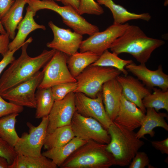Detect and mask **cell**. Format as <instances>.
<instances>
[{"instance_id": "cell-37", "label": "cell", "mask_w": 168, "mask_h": 168, "mask_svg": "<svg viewBox=\"0 0 168 168\" xmlns=\"http://www.w3.org/2000/svg\"><path fill=\"white\" fill-rule=\"evenodd\" d=\"M9 36L6 32L4 34L0 35V54L4 56L9 51Z\"/></svg>"}, {"instance_id": "cell-41", "label": "cell", "mask_w": 168, "mask_h": 168, "mask_svg": "<svg viewBox=\"0 0 168 168\" xmlns=\"http://www.w3.org/2000/svg\"><path fill=\"white\" fill-rule=\"evenodd\" d=\"M61 2L64 6H71L77 11L80 0H61Z\"/></svg>"}, {"instance_id": "cell-24", "label": "cell", "mask_w": 168, "mask_h": 168, "mask_svg": "<svg viewBox=\"0 0 168 168\" xmlns=\"http://www.w3.org/2000/svg\"><path fill=\"white\" fill-rule=\"evenodd\" d=\"M105 6L111 11L114 18L113 24H123L126 22L133 20L141 19L149 21L151 16L148 13L136 14L127 11L123 6L116 4L112 0Z\"/></svg>"}, {"instance_id": "cell-14", "label": "cell", "mask_w": 168, "mask_h": 168, "mask_svg": "<svg viewBox=\"0 0 168 168\" xmlns=\"http://www.w3.org/2000/svg\"><path fill=\"white\" fill-rule=\"evenodd\" d=\"M48 25L53 32L54 38L47 44V47L69 56L78 52L82 41V35L69 29L58 27L52 21H49Z\"/></svg>"}, {"instance_id": "cell-21", "label": "cell", "mask_w": 168, "mask_h": 168, "mask_svg": "<svg viewBox=\"0 0 168 168\" xmlns=\"http://www.w3.org/2000/svg\"><path fill=\"white\" fill-rule=\"evenodd\" d=\"M87 141L75 137L63 145L47 150L42 154L60 167L76 150Z\"/></svg>"}, {"instance_id": "cell-13", "label": "cell", "mask_w": 168, "mask_h": 168, "mask_svg": "<svg viewBox=\"0 0 168 168\" xmlns=\"http://www.w3.org/2000/svg\"><path fill=\"white\" fill-rule=\"evenodd\" d=\"M76 111L74 92L69 93L61 100L55 101L48 115L47 134L58 127L70 125Z\"/></svg>"}, {"instance_id": "cell-5", "label": "cell", "mask_w": 168, "mask_h": 168, "mask_svg": "<svg viewBox=\"0 0 168 168\" xmlns=\"http://www.w3.org/2000/svg\"><path fill=\"white\" fill-rule=\"evenodd\" d=\"M35 14L40 10H52L58 14L63 22L74 31L82 35H91L99 31L97 26L91 24L79 14L77 11L70 6H59L53 0H26Z\"/></svg>"}, {"instance_id": "cell-44", "label": "cell", "mask_w": 168, "mask_h": 168, "mask_svg": "<svg viewBox=\"0 0 168 168\" xmlns=\"http://www.w3.org/2000/svg\"><path fill=\"white\" fill-rule=\"evenodd\" d=\"M6 33V31L2 26L0 19V33L1 34H4Z\"/></svg>"}, {"instance_id": "cell-15", "label": "cell", "mask_w": 168, "mask_h": 168, "mask_svg": "<svg viewBox=\"0 0 168 168\" xmlns=\"http://www.w3.org/2000/svg\"><path fill=\"white\" fill-rule=\"evenodd\" d=\"M125 67L146 87L152 88L157 87L164 91L168 90V75L164 72L161 65L155 70L148 68L145 64L137 65L133 62Z\"/></svg>"}, {"instance_id": "cell-1", "label": "cell", "mask_w": 168, "mask_h": 168, "mask_svg": "<svg viewBox=\"0 0 168 168\" xmlns=\"http://www.w3.org/2000/svg\"><path fill=\"white\" fill-rule=\"evenodd\" d=\"M33 40L31 37L21 47L20 57L15 59L4 71L0 78V93L27 80L39 71L51 59L56 50H44L39 55L31 57L27 53L29 44Z\"/></svg>"}, {"instance_id": "cell-45", "label": "cell", "mask_w": 168, "mask_h": 168, "mask_svg": "<svg viewBox=\"0 0 168 168\" xmlns=\"http://www.w3.org/2000/svg\"><path fill=\"white\" fill-rule=\"evenodd\" d=\"M53 0L61 2V0Z\"/></svg>"}, {"instance_id": "cell-33", "label": "cell", "mask_w": 168, "mask_h": 168, "mask_svg": "<svg viewBox=\"0 0 168 168\" xmlns=\"http://www.w3.org/2000/svg\"><path fill=\"white\" fill-rule=\"evenodd\" d=\"M23 110V107L6 101L0 93V118L12 113L19 114L22 112Z\"/></svg>"}, {"instance_id": "cell-25", "label": "cell", "mask_w": 168, "mask_h": 168, "mask_svg": "<svg viewBox=\"0 0 168 168\" xmlns=\"http://www.w3.org/2000/svg\"><path fill=\"white\" fill-rule=\"evenodd\" d=\"M75 137L70 125L58 127L46 135L43 146L48 150L68 143Z\"/></svg>"}, {"instance_id": "cell-10", "label": "cell", "mask_w": 168, "mask_h": 168, "mask_svg": "<svg viewBox=\"0 0 168 168\" xmlns=\"http://www.w3.org/2000/svg\"><path fill=\"white\" fill-rule=\"evenodd\" d=\"M39 71L30 78L1 94L2 97L18 106L36 108L35 91L43 77Z\"/></svg>"}, {"instance_id": "cell-20", "label": "cell", "mask_w": 168, "mask_h": 168, "mask_svg": "<svg viewBox=\"0 0 168 168\" xmlns=\"http://www.w3.org/2000/svg\"><path fill=\"white\" fill-rule=\"evenodd\" d=\"M146 113L140 128L136 133L137 138H143L146 134L153 137L155 134L153 129L156 127L168 131V125L165 120L168 117L166 113L157 112L152 108H147Z\"/></svg>"}, {"instance_id": "cell-26", "label": "cell", "mask_w": 168, "mask_h": 168, "mask_svg": "<svg viewBox=\"0 0 168 168\" xmlns=\"http://www.w3.org/2000/svg\"><path fill=\"white\" fill-rule=\"evenodd\" d=\"M18 115V113H12L0 118V136L13 147L20 138L15 128Z\"/></svg>"}, {"instance_id": "cell-42", "label": "cell", "mask_w": 168, "mask_h": 168, "mask_svg": "<svg viewBox=\"0 0 168 168\" xmlns=\"http://www.w3.org/2000/svg\"><path fill=\"white\" fill-rule=\"evenodd\" d=\"M9 164L7 160L0 156V168H8Z\"/></svg>"}, {"instance_id": "cell-3", "label": "cell", "mask_w": 168, "mask_h": 168, "mask_svg": "<svg viewBox=\"0 0 168 168\" xmlns=\"http://www.w3.org/2000/svg\"><path fill=\"white\" fill-rule=\"evenodd\" d=\"M107 144L90 140L76 150L60 166L61 168H109L115 165Z\"/></svg>"}, {"instance_id": "cell-9", "label": "cell", "mask_w": 168, "mask_h": 168, "mask_svg": "<svg viewBox=\"0 0 168 168\" xmlns=\"http://www.w3.org/2000/svg\"><path fill=\"white\" fill-rule=\"evenodd\" d=\"M70 126L75 137L86 141L93 140L109 144L110 137L108 131L97 120L83 116L76 111L72 119Z\"/></svg>"}, {"instance_id": "cell-22", "label": "cell", "mask_w": 168, "mask_h": 168, "mask_svg": "<svg viewBox=\"0 0 168 168\" xmlns=\"http://www.w3.org/2000/svg\"><path fill=\"white\" fill-rule=\"evenodd\" d=\"M26 3V0H15L10 8L0 19L10 39L13 40L15 36L16 30L23 19V11Z\"/></svg>"}, {"instance_id": "cell-28", "label": "cell", "mask_w": 168, "mask_h": 168, "mask_svg": "<svg viewBox=\"0 0 168 168\" xmlns=\"http://www.w3.org/2000/svg\"><path fill=\"white\" fill-rule=\"evenodd\" d=\"M133 62L131 60L122 59L119 58L118 55L110 52L107 49L100 56L95 62L91 64L114 68L120 71L124 76H127L128 74V72L125 69V67L127 65Z\"/></svg>"}, {"instance_id": "cell-36", "label": "cell", "mask_w": 168, "mask_h": 168, "mask_svg": "<svg viewBox=\"0 0 168 168\" xmlns=\"http://www.w3.org/2000/svg\"><path fill=\"white\" fill-rule=\"evenodd\" d=\"M21 47H18L12 50H9L6 54L3 57L2 59L0 61V75L5 68L15 59L14 56V54Z\"/></svg>"}, {"instance_id": "cell-39", "label": "cell", "mask_w": 168, "mask_h": 168, "mask_svg": "<svg viewBox=\"0 0 168 168\" xmlns=\"http://www.w3.org/2000/svg\"><path fill=\"white\" fill-rule=\"evenodd\" d=\"M8 168H27L24 156L17 153L12 162L9 165Z\"/></svg>"}, {"instance_id": "cell-30", "label": "cell", "mask_w": 168, "mask_h": 168, "mask_svg": "<svg viewBox=\"0 0 168 168\" xmlns=\"http://www.w3.org/2000/svg\"><path fill=\"white\" fill-rule=\"evenodd\" d=\"M27 168H56L58 166L42 154L39 156H24Z\"/></svg>"}, {"instance_id": "cell-27", "label": "cell", "mask_w": 168, "mask_h": 168, "mask_svg": "<svg viewBox=\"0 0 168 168\" xmlns=\"http://www.w3.org/2000/svg\"><path fill=\"white\" fill-rule=\"evenodd\" d=\"M36 105L35 118L48 116L55 101L51 88H38L35 95Z\"/></svg>"}, {"instance_id": "cell-18", "label": "cell", "mask_w": 168, "mask_h": 168, "mask_svg": "<svg viewBox=\"0 0 168 168\" xmlns=\"http://www.w3.org/2000/svg\"><path fill=\"white\" fill-rule=\"evenodd\" d=\"M122 92V87L116 78L107 81L102 86L103 103L107 114L113 121L119 110Z\"/></svg>"}, {"instance_id": "cell-34", "label": "cell", "mask_w": 168, "mask_h": 168, "mask_svg": "<svg viewBox=\"0 0 168 168\" xmlns=\"http://www.w3.org/2000/svg\"><path fill=\"white\" fill-rule=\"evenodd\" d=\"M17 154L14 147L0 136V156L5 158L9 165L12 162Z\"/></svg>"}, {"instance_id": "cell-4", "label": "cell", "mask_w": 168, "mask_h": 168, "mask_svg": "<svg viewBox=\"0 0 168 168\" xmlns=\"http://www.w3.org/2000/svg\"><path fill=\"white\" fill-rule=\"evenodd\" d=\"M107 131L110 141L106 148L114 157L115 165L122 167L129 165L144 142L137 138L134 131L114 122Z\"/></svg>"}, {"instance_id": "cell-35", "label": "cell", "mask_w": 168, "mask_h": 168, "mask_svg": "<svg viewBox=\"0 0 168 168\" xmlns=\"http://www.w3.org/2000/svg\"><path fill=\"white\" fill-rule=\"evenodd\" d=\"M147 154L143 152H138L129 165V168H144L147 166L152 168Z\"/></svg>"}, {"instance_id": "cell-16", "label": "cell", "mask_w": 168, "mask_h": 168, "mask_svg": "<svg viewBox=\"0 0 168 168\" xmlns=\"http://www.w3.org/2000/svg\"><path fill=\"white\" fill-rule=\"evenodd\" d=\"M116 78L122 87V94L125 98L136 105L145 114L146 109L142 100L151 93L149 89L137 78L131 76L119 75Z\"/></svg>"}, {"instance_id": "cell-12", "label": "cell", "mask_w": 168, "mask_h": 168, "mask_svg": "<svg viewBox=\"0 0 168 168\" xmlns=\"http://www.w3.org/2000/svg\"><path fill=\"white\" fill-rule=\"evenodd\" d=\"M75 101L77 112L85 117L97 120L107 130L113 123L105 110L101 91L94 98L81 92H75Z\"/></svg>"}, {"instance_id": "cell-2", "label": "cell", "mask_w": 168, "mask_h": 168, "mask_svg": "<svg viewBox=\"0 0 168 168\" xmlns=\"http://www.w3.org/2000/svg\"><path fill=\"white\" fill-rule=\"evenodd\" d=\"M165 43L161 40L147 36L138 26L129 25L110 49L117 55L123 53L129 54L140 64H145L153 51Z\"/></svg>"}, {"instance_id": "cell-17", "label": "cell", "mask_w": 168, "mask_h": 168, "mask_svg": "<svg viewBox=\"0 0 168 168\" xmlns=\"http://www.w3.org/2000/svg\"><path fill=\"white\" fill-rule=\"evenodd\" d=\"M145 114L122 94L119 110L113 122L129 130L134 131L141 126Z\"/></svg>"}, {"instance_id": "cell-31", "label": "cell", "mask_w": 168, "mask_h": 168, "mask_svg": "<svg viewBox=\"0 0 168 168\" xmlns=\"http://www.w3.org/2000/svg\"><path fill=\"white\" fill-rule=\"evenodd\" d=\"M77 86V82H71L57 84L51 87L55 101L63 99L71 92H74Z\"/></svg>"}, {"instance_id": "cell-38", "label": "cell", "mask_w": 168, "mask_h": 168, "mask_svg": "<svg viewBox=\"0 0 168 168\" xmlns=\"http://www.w3.org/2000/svg\"><path fill=\"white\" fill-rule=\"evenodd\" d=\"M151 143L152 147L162 154H168V138L162 141H152Z\"/></svg>"}, {"instance_id": "cell-6", "label": "cell", "mask_w": 168, "mask_h": 168, "mask_svg": "<svg viewBox=\"0 0 168 168\" xmlns=\"http://www.w3.org/2000/svg\"><path fill=\"white\" fill-rule=\"evenodd\" d=\"M121 73L114 68L91 64L75 77L77 86L74 93L81 92L89 97L95 98L101 91L104 83L116 78Z\"/></svg>"}, {"instance_id": "cell-43", "label": "cell", "mask_w": 168, "mask_h": 168, "mask_svg": "<svg viewBox=\"0 0 168 168\" xmlns=\"http://www.w3.org/2000/svg\"><path fill=\"white\" fill-rule=\"evenodd\" d=\"M97 2L100 5H105L107 3L113 0H96Z\"/></svg>"}, {"instance_id": "cell-29", "label": "cell", "mask_w": 168, "mask_h": 168, "mask_svg": "<svg viewBox=\"0 0 168 168\" xmlns=\"http://www.w3.org/2000/svg\"><path fill=\"white\" fill-rule=\"evenodd\" d=\"M153 92L150 93L142 99L144 106L147 108H152L157 112L162 109L168 112V90L153 87Z\"/></svg>"}, {"instance_id": "cell-7", "label": "cell", "mask_w": 168, "mask_h": 168, "mask_svg": "<svg viewBox=\"0 0 168 168\" xmlns=\"http://www.w3.org/2000/svg\"><path fill=\"white\" fill-rule=\"evenodd\" d=\"M48 124V116L43 117L37 126L27 122L29 133H23L14 147L17 153L30 156L41 155L47 135Z\"/></svg>"}, {"instance_id": "cell-32", "label": "cell", "mask_w": 168, "mask_h": 168, "mask_svg": "<svg viewBox=\"0 0 168 168\" xmlns=\"http://www.w3.org/2000/svg\"><path fill=\"white\" fill-rule=\"evenodd\" d=\"M77 12L81 15L85 14L99 15L103 14L104 11L94 0H80Z\"/></svg>"}, {"instance_id": "cell-23", "label": "cell", "mask_w": 168, "mask_h": 168, "mask_svg": "<svg viewBox=\"0 0 168 168\" xmlns=\"http://www.w3.org/2000/svg\"><path fill=\"white\" fill-rule=\"evenodd\" d=\"M69 56L67 60L68 67L71 75L75 78L95 62L100 56L89 52H77Z\"/></svg>"}, {"instance_id": "cell-40", "label": "cell", "mask_w": 168, "mask_h": 168, "mask_svg": "<svg viewBox=\"0 0 168 168\" xmlns=\"http://www.w3.org/2000/svg\"><path fill=\"white\" fill-rule=\"evenodd\" d=\"M15 1V0H0V19L8 12Z\"/></svg>"}, {"instance_id": "cell-8", "label": "cell", "mask_w": 168, "mask_h": 168, "mask_svg": "<svg viewBox=\"0 0 168 168\" xmlns=\"http://www.w3.org/2000/svg\"><path fill=\"white\" fill-rule=\"evenodd\" d=\"M67 58L66 54L56 51L43 67V77L38 88H47L62 83L76 82L68 67Z\"/></svg>"}, {"instance_id": "cell-19", "label": "cell", "mask_w": 168, "mask_h": 168, "mask_svg": "<svg viewBox=\"0 0 168 168\" xmlns=\"http://www.w3.org/2000/svg\"><path fill=\"white\" fill-rule=\"evenodd\" d=\"M35 14L29 6L26 8L24 18L18 25V32L16 35L9 44V50H12L19 47H22L25 43L28 35L32 32L38 29L46 30L45 26L38 24L35 22L34 17Z\"/></svg>"}, {"instance_id": "cell-11", "label": "cell", "mask_w": 168, "mask_h": 168, "mask_svg": "<svg viewBox=\"0 0 168 168\" xmlns=\"http://www.w3.org/2000/svg\"><path fill=\"white\" fill-rule=\"evenodd\" d=\"M130 25L113 24L105 30L95 33L84 40L80 45V52H89L99 56L110 49L111 44L124 32Z\"/></svg>"}]
</instances>
